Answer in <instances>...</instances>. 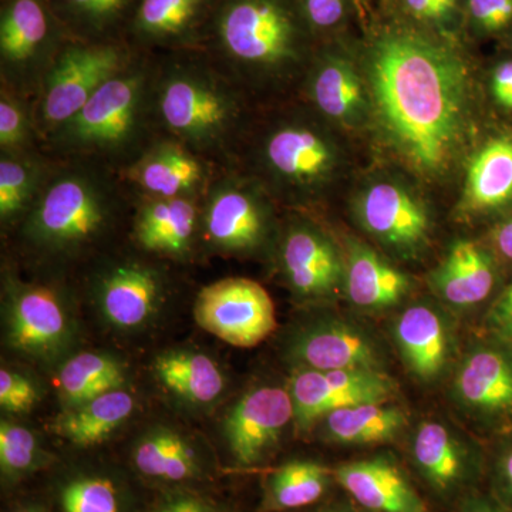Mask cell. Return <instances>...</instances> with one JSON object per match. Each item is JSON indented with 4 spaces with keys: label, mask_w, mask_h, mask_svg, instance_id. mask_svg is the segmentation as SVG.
I'll list each match as a JSON object with an SVG mask.
<instances>
[{
    "label": "cell",
    "mask_w": 512,
    "mask_h": 512,
    "mask_svg": "<svg viewBox=\"0 0 512 512\" xmlns=\"http://www.w3.org/2000/svg\"><path fill=\"white\" fill-rule=\"evenodd\" d=\"M367 76L377 119L397 153L419 173H443L466 133L460 57L417 33H387L372 47Z\"/></svg>",
    "instance_id": "obj_1"
},
{
    "label": "cell",
    "mask_w": 512,
    "mask_h": 512,
    "mask_svg": "<svg viewBox=\"0 0 512 512\" xmlns=\"http://www.w3.org/2000/svg\"><path fill=\"white\" fill-rule=\"evenodd\" d=\"M299 0H215L200 49L259 109L303 86L313 56Z\"/></svg>",
    "instance_id": "obj_2"
},
{
    "label": "cell",
    "mask_w": 512,
    "mask_h": 512,
    "mask_svg": "<svg viewBox=\"0 0 512 512\" xmlns=\"http://www.w3.org/2000/svg\"><path fill=\"white\" fill-rule=\"evenodd\" d=\"M154 56L161 136L220 167H232L259 107L201 49Z\"/></svg>",
    "instance_id": "obj_3"
},
{
    "label": "cell",
    "mask_w": 512,
    "mask_h": 512,
    "mask_svg": "<svg viewBox=\"0 0 512 512\" xmlns=\"http://www.w3.org/2000/svg\"><path fill=\"white\" fill-rule=\"evenodd\" d=\"M133 210L117 171L96 161L53 160L35 202L12 231L33 254L64 261L97 247Z\"/></svg>",
    "instance_id": "obj_4"
},
{
    "label": "cell",
    "mask_w": 512,
    "mask_h": 512,
    "mask_svg": "<svg viewBox=\"0 0 512 512\" xmlns=\"http://www.w3.org/2000/svg\"><path fill=\"white\" fill-rule=\"evenodd\" d=\"M156 56L138 52L42 150L53 160H90L123 171L161 137L154 100Z\"/></svg>",
    "instance_id": "obj_5"
},
{
    "label": "cell",
    "mask_w": 512,
    "mask_h": 512,
    "mask_svg": "<svg viewBox=\"0 0 512 512\" xmlns=\"http://www.w3.org/2000/svg\"><path fill=\"white\" fill-rule=\"evenodd\" d=\"M325 121L309 104L259 109L232 167L255 178L276 204L309 207L325 194L342 163Z\"/></svg>",
    "instance_id": "obj_6"
},
{
    "label": "cell",
    "mask_w": 512,
    "mask_h": 512,
    "mask_svg": "<svg viewBox=\"0 0 512 512\" xmlns=\"http://www.w3.org/2000/svg\"><path fill=\"white\" fill-rule=\"evenodd\" d=\"M275 200L237 167H221L202 197L200 241L228 255H254L274 242Z\"/></svg>",
    "instance_id": "obj_7"
},
{
    "label": "cell",
    "mask_w": 512,
    "mask_h": 512,
    "mask_svg": "<svg viewBox=\"0 0 512 512\" xmlns=\"http://www.w3.org/2000/svg\"><path fill=\"white\" fill-rule=\"evenodd\" d=\"M136 53L126 42L89 43L70 39L33 99V114L42 143L76 116Z\"/></svg>",
    "instance_id": "obj_8"
},
{
    "label": "cell",
    "mask_w": 512,
    "mask_h": 512,
    "mask_svg": "<svg viewBox=\"0 0 512 512\" xmlns=\"http://www.w3.org/2000/svg\"><path fill=\"white\" fill-rule=\"evenodd\" d=\"M70 39L47 0H0V87L33 101Z\"/></svg>",
    "instance_id": "obj_9"
},
{
    "label": "cell",
    "mask_w": 512,
    "mask_h": 512,
    "mask_svg": "<svg viewBox=\"0 0 512 512\" xmlns=\"http://www.w3.org/2000/svg\"><path fill=\"white\" fill-rule=\"evenodd\" d=\"M450 400L480 433H512V342L491 333L473 340L457 363Z\"/></svg>",
    "instance_id": "obj_10"
},
{
    "label": "cell",
    "mask_w": 512,
    "mask_h": 512,
    "mask_svg": "<svg viewBox=\"0 0 512 512\" xmlns=\"http://www.w3.org/2000/svg\"><path fill=\"white\" fill-rule=\"evenodd\" d=\"M409 458L421 483L443 503H460L487 473L483 447L444 420L421 421L410 437Z\"/></svg>",
    "instance_id": "obj_11"
},
{
    "label": "cell",
    "mask_w": 512,
    "mask_h": 512,
    "mask_svg": "<svg viewBox=\"0 0 512 512\" xmlns=\"http://www.w3.org/2000/svg\"><path fill=\"white\" fill-rule=\"evenodd\" d=\"M286 356L299 369H370L386 372L387 350L372 329L355 319L320 315L293 330Z\"/></svg>",
    "instance_id": "obj_12"
},
{
    "label": "cell",
    "mask_w": 512,
    "mask_h": 512,
    "mask_svg": "<svg viewBox=\"0 0 512 512\" xmlns=\"http://www.w3.org/2000/svg\"><path fill=\"white\" fill-rule=\"evenodd\" d=\"M194 316L202 329L237 348H254L276 328L271 296L247 278L205 286L195 299Z\"/></svg>",
    "instance_id": "obj_13"
},
{
    "label": "cell",
    "mask_w": 512,
    "mask_h": 512,
    "mask_svg": "<svg viewBox=\"0 0 512 512\" xmlns=\"http://www.w3.org/2000/svg\"><path fill=\"white\" fill-rule=\"evenodd\" d=\"M279 238V265L286 284L299 299L325 302L345 289V258L318 224L292 218Z\"/></svg>",
    "instance_id": "obj_14"
},
{
    "label": "cell",
    "mask_w": 512,
    "mask_h": 512,
    "mask_svg": "<svg viewBox=\"0 0 512 512\" xmlns=\"http://www.w3.org/2000/svg\"><path fill=\"white\" fill-rule=\"evenodd\" d=\"M296 429L305 433L326 414L363 403L392 402L397 384L386 372L370 369L296 370L289 386Z\"/></svg>",
    "instance_id": "obj_15"
},
{
    "label": "cell",
    "mask_w": 512,
    "mask_h": 512,
    "mask_svg": "<svg viewBox=\"0 0 512 512\" xmlns=\"http://www.w3.org/2000/svg\"><path fill=\"white\" fill-rule=\"evenodd\" d=\"M220 168L180 141L161 136L119 175L133 200L202 198Z\"/></svg>",
    "instance_id": "obj_16"
},
{
    "label": "cell",
    "mask_w": 512,
    "mask_h": 512,
    "mask_svg": "<svg viewBox=\"0 0 512 512\" xmlns=\"http://www.w3.org/2000/svg\"><path fill=\"white\" fill-rule=\"evenodd\" d=\"M355 212L367 234L397 258L417 259L429 247V212L403 185L370 184L357 198Z\"/></svg>",
    "instance_id": "obj_17"
},
{
    "label": "cell",
    "mask_w": 512,
    "mask_h": 512,
    "mask_svg": "<svg viewBox=\"0 0 512 512\" xmlns=\"http://www.w3.org/2000/svg\"><path fill=\"white\" fill-rule=\"evenodd\" d=\"M167 288L163 269L141 258L110 259L93 278L104 318L121 329L140 328L153 318Z\"/></svg>",
    "instance_id": "obj_18"
},
{
    "label": "cell",
    "mask_w": 512,
    "mask_h": 512,
    "mask_svg": "<svg viewBox=\"0 0 512 512\" xmlns=\"http://www.w3.org/2000/svg\"><path fill=\"white\" fill-rule=\"evenodd\" d=\"M9 340L16 349L35 356L57 352L69 336V320L60 293L53 286L23 282L6 275Z\"/></svg>",
    "instance_id": "obj_19"
},
{
    "label": "cell",
    "mask_w": 512,
    "mask_h": 512,
    "mask_svg": "<svg viewBox=\"0 0 512 512\" xmlns=\"http://www.w3.org/2000/svg\"><path fill=\"white\" fill-rule=\"evenodd\" d=\"M295 420L289 390L261 386L249 390L232 407L225 420V437L232 456L242 466L264 460Z\"/></svg>",
    "instance_id": "obj_20"
},
{
    "label": "cell",
    "mask_w": 512,
    "mask_h": 512,
    "mask_svg": "<svg viewBox=\"0 0 512 512\" xmlns=\"http://www.w3.org/2000/svg\"><path fill=\"white\" fill-rule=\"evenodd\" d=\"M394 346L404 367L420 383L439 382L456 355V332L447 313L431 303H414L393 320Z\"/></svg>",
    "instance_id": "obj_21"
},
{
    "label": "cell",
    "mask_w": 512,
    "mask_h": 512,
    "mask_svg": "<svg viewBox=\"0 0 512 512\" xmlns=\"http://www.w3.org/2000/svg\"><path fill=\"white\" fill-rule=\"evenodd\" d=\"M215 0H140L127 43L146 53L200 49Z\"/></svg>",
    "instance_id": "obj_22"
},
{
    "label": "cell",
    "mask_w": 512,
    "mask_h": 512,
    "mask_svg": "<svg viewBox=\"0 0 512 512\" xmlns=\"http://www.w3.org/2000/svg\"><path fill=\"white\" fill-rule=\"evenodd\" d=\"M202 198L134 200L131 241L161 258L185 259L200 242Z\"/></svg>",
    "instance_id": "obj_23"
},
{
    "label": "cell",
    "mask_w": 512,
    "mask_h": 512,
    "mask_svg": "<svg viewBox=\"0 0 512 512\" xmlns=\"http://www.w3.org/2000/svg\"><path fill=\"white\" fill-rule=\"evenodd\" d=\"M333 477L366 510L433 512L393 454L380 453L340 464Z\"/></svg>",
    "instance_id": "obj_24"
},
{
    "label": "cell",
    "mask_w": 512,
    "mask_h": 512,
    "mask_svg": "<svg viewBox=\"0 0 512 512\" xmlns=\"http://www.w3.org/2000/svg\"><path fill=\"white\" fill-rule=\"evenodd\" d=\"M302 90L309 106L325 120L355 126L366 119L365 87L343 57L329 52L313 57Z\"/></svg>",
    "instance_id": "obj_25"
},
{
    "label": "cell",
    "mask_w": 512,
    "mask_h": 512,
    "mask_svg": "<svg viewBox=\"0 0 512 512\" xmlns=\"http://www.w3.org/2000/svg\"><path fill=\"white\" fill-rule=\"evenodd\" d=\"M345 266L346 295L359 311H389L412 289L409 276L362 242L348 241Z\"/></svg>",
    "instance_id": "obj_26"
},
{
    "label": "cell",
    "mask_w": 512,
    "mask_h": 512,
    "mask_svg": "<svg viewBox=\"0 0 512 512\" xmlns=\"http://www.w3.org/2000/svg\"><path fill=\"white\" fill-rule=\"evenodd\" d=\"M497 275L493 258L480 244L454 242L446 258L430 275V286L440 301L458 309L480 305L493 292Z\"/></svg>",
    "instance_id": "obj_27"
},
{
    "label": "cell",
    "mask_w": 512,
    "mask_h": 512,
    "mask_svg": "<svg viewBox=\"0 0 512 512\" xmlns=\"http://www.w3.org/2000/svg\"><path fill=\"white\" fill-rule=\"evenodd\" d=\"M409 419L392 402L363 403L326 414L318 426L323 439L336 446L369 447L394 441Z\"/></svg>",
    "instance_id": "obj_28"
},
{
    "label": "cell",
    "mask_w": 512,
    "mask_h": 512,
    "mask_svg": "<svg viewBox=\"0 0 512 512\" xmlns=\"http://www.w3.org/2000/svg\"><path fill=\"white\" fill-rule=\"evenodd\" d=\"M74 40L127 43L140 0H47Z\"/></svg>",
    "instance_id": "obj_29"
},
{
    "label": "cell",
    "mask_w": 512,
    "mask_h": 512,
    "mask_svg": "<svg viewBox=\"0 0 512 512\" xmlns=\"http://www.w3.org/2000/svg\"><path fill=\"white\" fill-rule=\"evenodd\" d=\"M136 402L130 393L116 389L69 407L57 417L53 430L74 446L92 447L109 439L134 412Z\"/></svg>",
    "instance_id": "obj_30"
},
{
    "label": "cell",
    "mask_w": 512,
    "mask_h": 512,
    "mask_svg": "<svg viewBox=\"0 0 512 512\" xmlns=\"http://www.w3.org/2000/svg\"><path fill=\"white\" fill-rule=\"evenodd\" d=\"M157 379L168 390L191 404H211L225 389V376L204 353L170 350L154 362Z\"/></svg>",
    "instance_id": "obj_31"
},
{
    "label": "cell",
    "mask_w": 512,
    "mask_h": 512,
    "mask_svg": "<svg viewBox=\"0 0 512 512\" xmlns=\"http://www.w3.org/2000/svg\"><path fill=\"white\" fill-rule=\"evenodd\" d=\"M512 200V140L495 138L485 144L468 167L463 208L488 211Z\"/></svg>",
    "instance_id": "obj_32"
},
{
    "label": "cell",
    "mask_w": 512,
    "mask_h": 512,
    "mask_svg": "<svg viewBox=\"0 0 512 512\" xmlns=\"http://www.w3.org/2000/svg\"><path fill=\"white\" fill-rule=\"evenodd\" d=\"M45 151L22 154L0 153V222L13 229L35 202L52 168Z\"/></svg>",
    "instance_id": "obj_33"
},
{
    "label": "cell",
    "mask_w": 512,
    "mask_h": 512,
    "mask_svg": "<svg viewBox=\"0 0 512 512\" xmlns=\"http://www.w3.org/2000/svg\"><path fill=\"white\" fill-rule=\"evenodd\" d=\"M134 463L148 477L183 481L198 473L197 456L191 444L177 431H148L134 450Z\"/></svg>",
    "instance_id": "obj_34"
},
{
    "label": "cell",
    "mask_w": 512,
    "mask_h": 512,
    "mask_svg": "<svg viewBox=\"0 0 512 512\" xmlns=\"http://www.w3.org/2000/svg\"><path fill=\"white\" fill-rule=\"evenodd\" d=\"M123 384L124 370L117 360L90 352L70 359L57 377L60 397L67 409L120 389Z\"/></svg>",
    "instance_id": "obj_35"
},
{
    "label": "cell",
    "mask_w": 512,
    "mask_h": 512,
    "mask_svg": "<svg viewBox=\"0 0 512 512\" xmlns=\"http://www.w3.org/2000/svg\"><path fill=\"white\" fill-rule=\"evenodd\" d=\"M335 480L333 471L315 461H291L269 478V503L276 510H295L319 501Z\"/></svg>",
    "instance_id": "obj_36"
},
{
    "label": "cell",
    "mask_w": 512,
    "mask_h": 512,
    "mask_svg": "<svg viewBox=\"0 0 512 512\" xmlns=\"http://www.w3.org/2000/svg\"><path fill=\"white\" fill-rule=\"evenodd\" d=\"M42 147L33 101L0 87V153H30Z\"/></svg>",
    "instance_id": "obj_37"
},
{
    "label": "cell",
    "mask_w": 512,
    "mask_h": 512,
    "mask_svg": "<svg viewBox=\"0 0 512 512\" xmlns=\"http://www.w3.org/2000/svg\"><path fill=\"white\" fill-rule=\"evenodd\" d=\"M64 512H119L116 488L103 478L73 481L62 493Z\"/></svg>",
    "instance_id": "obj_38"
},
{
    "label": "cell",
    "mask_w": 512,
    "mask_h": 512,
    "mask_svg": "<svg viewBox=\"0 0 512 512\" xmlns=\"http://www.w3.org/2000/svg\"><path fill=\"white\" fill-rule=\"evenodd\" d=\"M39 450L35 437L18 424H0V466L8 476H20L35 466Z\"/></svg>",
    "instance_id": "obj_39"
},
{
    "label": "cell",
    "mask_w": 512,
    "mask_h": 512,
    "mask_svg": "<svg viewBox=\"0 0 512 512\" xmlns=\"http://www.w3.org/2000/svg\"><path fill=\"white\" fill-rule=\"evenodd\" d=\"M488 493L512 511V433L497 437L487 454Z\"/></svg>",
    "instance_id": "obj_40"
},
{
    "label": "cell",
    "mask_w": 512,
    "mask_h": 512,
    "mask_svg": "<svg viewBox=\"0 0 512 512\" xmlns=\"http://www.w3.org/2000/svg\"><path fill=\"white\" fill-rule=\"evenodd\" d=\"M37 402L35 386L25 376L0 370V404L9 413H28Z\"/></svg>",
    "instance_id": "obj_41"
},
{
    "label": "cell",
    "mask_w": 512,
    "mask_h": 512,
    "mask_svg": "<svg viewBox=\"0 0 512 512\" xmlns=\"http://www.w3.org/2000/svg\"><path fill=\"white\" fill-rule=\"evenodd\" d=\"M468 8L487 30L503 29L512 20V0H468Z\"/></svg>",
    "instance_id": "obj_42"
},
{
    "label": "cell",
    "mask_w": 512,
    "mask_h": 512,
    "mask_svg": "<svg viewBox=\"0 0 512 512\" xmlns=\"http://www.w3.org/2000/svg\"><path fill=\"white\" fill-rule=\"evenodd\" d=\"M311 29H329L338 25L345 12V0H299Z\"/></svg>",
    "instance_id": "obj_43"
},
{
    "label": "cell",
    "mask_w": 512,
    "mask_h": 512,
    "mask_svg": "<svg viewBox=\"0 0 512 512\" xmlns=\"http://www.w3.org/2000/svg\"><path fill=\"white\" fill-rule=\"evenodd\" d=\"M485 322L491 335L512 342V282L493 303Z\"/></svg>",
    "instance_id": "obj_44"
},
{
    "label": "cell",
    "mask_w": 512,
    "mask_h": 512,
    "mask_svg": "<svg viewBox=\"0 0 512 512\" xmlns=\"http://www.w3.org/2000/svg\"><path fill=\"white\" fill-rule=\"evenodd\" d=\"M457 512H512L505 505L501 504L497 498L490 493H474L466 495L460 503L457 504Z\"/></svg>",
    "instance_id": "obj_45"
},
{
    "label": "cell",
    "mask_w": 512,
    "mask_h": 512,
    "mask_svg": "<svg viewBox=\"0 0 512 512\" xmlns=\"http://www.w3.org/2000/svg\"><path fill=\"white\" fill-rule=\"evenodd\" d=\"M512 90V62L501 63L493 76V93L498 103H503Z\"/></svg>",
    "instance_id": "obj_46"
},
{
    "label": "cell",
    "mask_w": 512,
    "mask_h": 512,
    "mask_svg": "<svg viewBox=\"0 0 512 512\" xmlns=\"http://www.w3.org/2000/svg\"><path fill=\"white\" fill-rule=\"evenodd\" d=\"M407 6L414 15L426 19H439L446 15L440 0H406Z\"/></svg>",
    "instance_id": "obj_47"
},
{
    "label": "cell",
    "mask_w": 512,
    "mask_h": 512,
    "mask_svg": "<svg viewBox=\"0 0 512 512\" xmlns=\"http://www.w3.org/2000/svg\"><path fill=\"white\" fill-rule=\"evenodd\" d=\"M495 242L501 255L512 261V217L498 229Z\"/></svg>",
    "instance_id": "obj_48"
},
{
    "label": "cell",
    "mask_w": 512,
    "mask_h": 512,
    "mask_svg": "<svg viewBox=\"0 0 512 512\" xmlns=\"http://www.w3.org/2000/svg\"><path fill=\"white\" fill-rule=\"evenodd\" d=\"M160 512H207V510L200 501L187 497L171 501Z\"/></svg>",
    "instance_id": "obj_49"
},
{
    "label": "cell",
    "mask_w": 512,
    "mask_h": 512,
    "mask_svg": "<svg viewBox=\"0 0 512 512\" xmlns=\"http://www.w3.org/2000/svg\"><path fill=\"white\" fill-rule=\"evenodd\" d=\"M318 512H372L366 510V508L360 507L359 504H350V503H342V504H333L329 505V507L323 508Z\"/></svg>",
    "instance_id": "obj_50"
},
{
    "label": "cell",
    "mask_w": 512,
    "mask_h": 512,
    "mask_svg": "<svg viewBox=\"0 0 512 512\" xmlns=\"http://www.w3.org/2000/svg\"><path fill=\"white\" fill-rule=\"evenodd\" d=\"M441 6H443V9L448 12L451 8L454 6V0H440Z\"/></svg>",
    "instance_id": "obj_51"
},
{
    "label": "cell",
    "mask_w": 512,
    "mask_h": 512,
    "mask_svg": "<svg viewBox=\"0 0 512 512\" xmlns=\"http://www.w3.org/2000/svg\"><path fill=\"white\" fill-rule=\"evenodd\" d=\"M501 104H503V106L507 107V109L512 110V90H511L510 94H508V96L505 97V100Z\"/></svg>",
    "instance_id": "obj_52"
}]
</instances>
